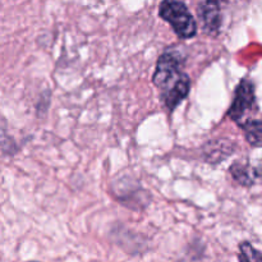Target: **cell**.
I'll return each instance as SVG.
<instances>
[{
    "label": "cell",
    "instance_id": "ba28073f",
    "mask_svg": "<svg viewBox=\"0 0 262 262\" xmlns=\"http://www.w3.org/2000/svg\"><path fill=\"white\" fill-rule=\"evenodd\" d=\"M238 258H239V262H262L261 252L256 250L250 242L241 243Z\"/></svg>",
    "mask_w": 262,
    "mask_h": 262
},
{
    "label": "cell",
    "instance_id": "9c48e42d",
    "mask_svg": "<svg viewBox=\"0 0 262 262\" xmlns=\"http://www.w3.org/2000/svg\"><path fill=\"white\" fill-rule=\"evenodd\" d=\"M28 262H38V261H28Z\"/></svg>",
    "mask_w": 262,
    "mask_h": 262
},
{
    "label": "cell",
    "instance_id": "277c9868",
    "mask_svg": "<svg viewBox=\"0 0 262 262\" xmlns=\"http://www.w3.org/2000/svg\"><path fill=\"white\" fill-rule=\"evenodd\" d=\"M228 0H204L199 7V17L206 33L216 36L223 25V8Z\"/></svg>",
    "mask_w": 262,
    "mask_h": 262
},
{
    "label": "cell",
    "instance_id": "5b68a950",
    "mask_svg": "<svg viewBox=\"0 0 262 262\" xmlns=\"http://www.w3.org/2000/svg\"><path fill=\"white\" fill-rule=\"evenodd\" d=\"M113 193L117 196L122 204L125 206L135 209V205H137V209H141V204H148V194L145 189L141 188L136 182H132L129 178L119 179L117 183V188H113Z\"/></svg>",
    "mask_w": 262,
    "mask_h": 262
},
{
    "label": "cell",
    "instance_id": "3957f363",
    "mask_svg": "<svg viewBox=\"0 0 262 262\" xmlns=\"http://www.w3.org/2000/svg\"><path fill=\"white\" fill-rule=\"evenodd\" d=\"M255 83L250 79H242L234 92V100L228 110V115L238 125L245 122L246 115L257 112Z\"/></svg>",
    "mask_w": 262,
    "mask_h": 262
},
{
    "label": "cell",
    "instance_id": "7a4b0ae2",
    "mask_svg": "<svg viewBox=\"0 0 262 262\" xmlns=\"http://www.w3.org/2000/svg\"><path fill=\"white\" fill-rule=\"evenodd\" d=\"M159 15L170 25L179 38L188 40L196 36L197 22L182 0H163L159 7Z\"/></svg>",
    "mask_w": 262,
    "mask_h": 262
},
{
    "label": "cell",
    "instance_id": "52a82bcc",
    "mask_svg": "<svg viewBox=\"0 0 262 262\" xmlns=\"http://www.w3.org/2000/svg\"><path fill=\"white\" fill-rule=\"evenodd\" d=\"M245 130L246 140L252 147H260L262 141V123L258 119H246L239 125Z\"/></svg>",
    "mask_w": 262,
    "mask_h": 262
},
{
    "label": "cell",
    "instance_id": "6da1fadb",
    "mask_svg": "<svg viewBox=\"0 0 262 262\" xmlns=\"http://www.w3.org/2000/svg\"><path fill=\"white\" fill-rule=\"evenodd\" d=\"M182 63L183 59L176 51H165L156 63L152 81L169 112H173L191 90V78L183 71Z\"/></svg>",
    "mask_w": 262,
    "mask_h": 262
},
{
    "label": "cell",
    "instance_id": "8992f818",
    "mask_svg": "<svg viewBox=\"0 0 262 262\" xmlns=\"http://www.w3.org/2000/svg\"><path fill=\"white\" fill-rule=\"evenodd\" d=\"M229 173L234 181L246 187L253 186L260 179V169L253 168L248 163L237 161L229 168Z\"/></svg>",
    "mask_w": 262,
    "mask_h": 262
}]
</instances>
